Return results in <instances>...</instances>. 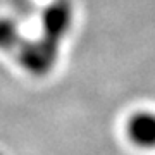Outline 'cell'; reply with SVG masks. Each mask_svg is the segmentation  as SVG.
I'll use <instances>...</instances> for the list:
<instances>
[{"label":"cell","mask_w":155,"mask_h":155,"mask_svg":"<svg viewBox=\"0 0 155 155\" xmlns=\"http://www.w3.org/2000/svg\"><path fill=\"white\" fill-rule=\"evenodd\" d=\"M126 134L129 141L141 148H155V112L140 110L126 121Z\"/></svg>","instance_id":"3"},{"label":"cell","mask_w":155,"mask_h":155,"mask_svg":"<svg viewBox=\"0 0 155 155\" xmlns=\"http://www.w3.org/2000/svg\"><path fill=\"white\" fill-rule=\"evenodd\" d=\"M21 40L22 36L17 22L9 17H0V50L2 52H16Z\"/></svg>","instance_id":"4"},{"label":"cell","mask_w":155,"mask_h":155,"mask_svg":"<svg viewBox=\"0 0 155 155\" xmlns=\"http://www.w3.org/2000/svg\"><path fill=\"white\" fill-rule=\"evenodd\" d=\"M59 50H61V43L40 33V36L36 38H22L14 54L17 57L19 66L26 72L33 76H45L55 66L59 59Z\"/></svg>","instance_id":"1"},{"label":"cell","mask_w":155,"mask_h":155,"mask_svg":"<svg viewBox=\"0 0 155 155\" xmlns=\"http://www.w3.org/2000/svg\"><path fill=\"white\" fill-rule=\"evenodd\" d=\"M0 155H2V153H0Z\"/></svg>","instance_id":"5"},{"label":"cell","mask_w":155,"mask_h":155,"mask_svg":"<svg viewBox=\"0 0 155 155\" xmlns=\"http://www.w3.org/2000/svg\"><path fill=\"white\" fill-rule=\"evenodd\" d=\"M72 24V5L69 0H54L41 12V35L62 43Z\"/></svg>","instance_id":"2"}]
</instances>
